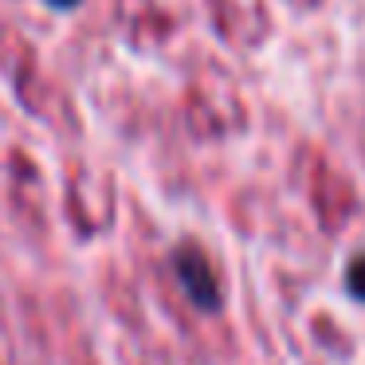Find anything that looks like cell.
Masks as SVG:
<instances>
[{
	"label": "cell",
	"mask_w": 365,
	"mask_h": 365,
	"mask_svg": "<svg viewBox=\"0 0 365 365\" xmlns=\"http://www.w3.org/2000/svg\"><path fill=\"white\" fill-rule=\"evenodd\" d=\"M177 279L185 283V291H189V299L197 307H205V310L220 307V287H216V275L200 252H192V247L177 252Z\"/></svg>",
	"instance_id": "1"
},
{
	"label": "cell",
	"mask_w": 365,
	"mask_h": 365,
	"mask_svg": "<svg viewBox=\"0 0 365 365\" xmlns=\"http://www.w3.org/2000/svg\"><path fill=\"white\" fill-rule=\"evenodd\" d=\"M346 291L354 294L357 302H365V255H357L346 267Z\"/></svg>",
	"instance_id": "2"
},
{
	"label": "cell",
	"mask_w": 365,
	"mask_h": 365,
	"mask_svg": "<svg viewBox=\"0 0 365 365\" xmlns=\"http://www.w3.org/2000/svg\"><path fill=\"white\" fill-rule=\"evenodd\" d=\"M51 9H75V4H79V0H48Z\"/></svg>",
	"instance_id": "3"
}]
</instances>
